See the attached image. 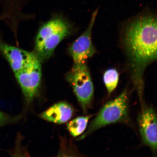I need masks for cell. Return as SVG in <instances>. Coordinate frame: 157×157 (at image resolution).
I'll return each mask as SVG.
<instances>
[{"instance_id": "9", "label": "cell", "mask_w": 157, "mask_h": 157, "mask_svg": "<svg viewBox=\"0 0 157 157\" xmlns=\"http://www.w3.org/2000/svg\"><path fill=\"white\" fill-rule=\"evenodd\" d=\"M73 108L65 102H60L55 104L39 115L43 119L56 124L67 122L73 115Z\"/></svg>"}, {"instance_id": "6", "label": "cell", "mask_w": 157, "mask_h": 157, "mask_svg": "<svg viewBox=\"0 0 157 157\" xmlns=\"http://www.w3.org/2000/svg\"><path fill=\"white\" fill-rule=\"evenodd\" d=\"M142 105V110L137 117L139 132L143 144L155 153L157 145L156 112L152 107Z\"/></svg>"}, {"instance_id": "4", "label": "cell", "mask_w": 157, "mask_h": 157, "mask_svg": "<svg viewBox=\"0 0 157 157\" xmlns=\"http://www.w3.org/2000/svg\"><path fill=\"white\" fill-rule=\"evenodd\" d=\"M66 76L84 113H86L94 95V85L87 65L74 64Z\"/></svg>"}, {"instance_id": "11", "label": "cell", "mask_w": 157, "mask_h": 157, "mask_svg": "<svg viewBox=\"0 0 157 157\" xmlns=\"http://www.w3.org/2000/svg\"><path fill=\"white\" fill-rule=\"evenodd\" d=\"M103 79L108 94L110 95L116 88L118 83V72L115 68L109 69L104 73Z\"/></svg>"}, {"instance_id": "5", "label": "cell", "mask_w": 157, "mask_h": 157, "mask_svg": "<svg viewBox=\"0 0 157 157\" xmlns=\"http://www.w3.org/2000/svg\"><path fill=\"white\" fill-rule=\"evenodd\" d=\"M40 61L35 54L24 67L15 73L28 103H31L39 93L42 74Z\"/></svg>"}, {"instance_id": "1", "label": "cell", "mask_w": 157, "mask_h": 157, "mask_svg": "<svg viewBox=\"0 0 157 157\" xmlns=\"http://www.w3.org/2000/svg\"><path fill=\"white\" fill-rule=\"evenodd\" d=\"M123 42L128 58L131 79L141 102L144 94V73L157 59V19L154 15H143L125 27Z\"/></svg>"}, {"instance_id": "10", "label": "cell", "mask_w": 157, "mask_h": 157, "mask_svg": "<svg viewBox=\"0 0 157 157\" xmlns=\"http://www.w3.org/2000/svg\"><path fill=\"white\" fill-rule=\"evenodd\" d=\"M92 115L76 118L67 124V129L72 136L75 137L81 135L87 127L88 121Z\"/></svg>"}, {"instance_id": "12", "label": "cell", "mask_w": 157, "mask_h": 157, "mask_svg": "<svg viewBox=\"0 0 157 157\" xmlns=\"http://www.w3.org/2000/svg\"><path fill=\"white\" fill-rule=\"evenodd\" d=\"M19 117H13L0 111V127L15 122Z\"/></svg>"}, {"instance_id": "2", "label": "cell", "mask_w": 157, "mask_h": 157, "mask_svg": "<svg viewBox=\"0 0 157 157\" xmlns=\"http://www.w3.org/2000/svg\"><path fill=\"white\" fill-rule=\"evenodd\" d=\"M71 27L64 20L55 18L45 24L39 30L35 42L36 56L39 59H47L63 39L70 34Z\"/></svg>"}, {"instance_id": "8", "label": "cell", "mask_w": 157, "mask_h": 157, "mask_svg": "<svg viewBox=\"0 0 157 157\" xmlns=\"http://www.w3.org/2000/svg\"><path fill=\"white\" fill-rule=\"evenodd\" d=\"M0 53L8 62L14 73L24 67L35 55L33 53L8 44L1 38Z\"/></svg>"}, {"instance_id": "7", "label": "cell", "mask_w": 157, "mask_h": 157, "mask_svg": "<svg viewBox=\"0 0 157 157\" xmlns=\"http://www.w3.org/2000/svg\"><path fill=\"white\" fill-rule=\"evenodd\" d=\"M97 13V10L94 12L87 29L70 47L69 52L74 64H85L88 59L95 54V49L92 42V33Z\"/></svg>"}, {"instance_id": "3", "label": "cell", "mask_w": 157, "mask_h": 157, "mask_svg": "<svg viewBox=\"0 0 157 157\" xmlns=\"http://www.w3.org/2000/svg\"><path fill=\"white\" fill-rule=\"evenodd\" d=\"M128 93L127 90H124L114 99L108 102L100 110L80 139L84 138L106 125L117 123L128 122Z\"/></svg>"}]
</instances>
